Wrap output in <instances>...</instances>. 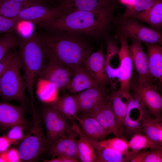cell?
Here are the masks:
<instances>
[{"label":"cell","mask_w":162,"mask_h":162,"mask_svg":"<svg viewBox=\"0 0 162 162\" xmlns=\"http://www.w3.org/2000/svg\"><path fill=\"white\" fill-rule=\"evenodd\" d=\"M46 31L39 35L48 60L73 70L83 65L93 50L88 36L64 31Z\"/></svg>","instance_id":"1"},{"label":"cell","mask_w":162,"mask_h":162,"mask_svg":"<svg viewBox=\"0 0 162 162\" xmlns=\"http://www.w3.org/2000/svg\"><path fill=\"white\" fill-rule=\"evenodd\" d=\"M114 10L75 11L64 14L40 28L46 30L64 31L100 37L110 28Z\"/></svg>","instance_id":"2"},{"label":"cell","mask_w":162,"mask_h":162,"mask_svg":"<svg viewBox=\"0 0 162 162\" xmlns=\"http://www.w3.org/2000/svg\"><path fill=\"white\" fill-rule=\"evenodd\" d=\"M19 45V56L24 71L23 78L30 96L31 107H33L34 81L38 77L46 58L39 35L34 34L27 38H21Z\"/></svg>","instance_id":"3"},{"label":"cell","mask_w":162,"mask_h":162,"mask_svg":"<svg viewBox=\"0 0 162 162\" xmlns=\"http://www.w3.org/2000/svg\"><path fill=\"white\" fill-rule=\"evenodd\" d=\"M21 67L20 56L14 50L9 65L0 78V96L6 100H15L26 106L29 100L21 74Z\"/></svg>","instance_id":"4"},{"label":"cell","mask_w":162,"mask_h":162,"mask_svg":"<svg viewBox=\"0 0 162 162\" xmlns=\"http://www.w3.org/2000/svg\"><path fill=\"white\" fill-rule=\"evenodd\" d=\"M32 112V120L28 131L17 148L21 162L38 161L50 146L40 118L35 110Z\"/></svg>","instance_id":"5"},{"label":"cell","mask_w":162,"mask_h":162,"mask_svg":"<svg viewBox=\"0 0 162 162\" xmlns=\"http://www.w3.org/2000/svg\"><path fill=\"white\" fill-rule=\"evenodd\" d=\"M127 38L122 34L120 36L121 46L118 53L120 61L118 67L113 68L105 63V66L109 82L113 86L114 81L116 79H118V82L120 83L119 90L129 92L133 63L127 42Z\"/></svg>","instance_id":"6"},{"label":"cell","mask_w":162,"mask_h":162,"mask_svg":"<svg viewBox=\"0 0 162 162\" xmlns=\"http://www.w3.org/2000/svg\"><path fill=\"white\" fill-rule=\"evenodd\" d=\"M42 116L46 129V136L50 146L59 139L74 131L69 121L54 109L49 103L41 108Z\"/></svg>","instance_id":"7"},{"label":"cell","mask_w":162,"mask_h":162,"mask_svg":"<svg viewBox=\"0 0 162 162\" xmlns=\"http://www.w3.org/2000/svg\"><path fill=\"white\" fill-rule=\"evenodd\" d=\"M65 14L56 7H48L45 3L25 8L14 18L20 22L26 21L34 22L40 27Z\"/></svg>","instance_id":"8"},{"label":"cell","mask_w":162,"mask_h":162,"mask_svg":"<svg viewBox=\"0 0 162 162\" xmlns=\"http://www.w3.org/2000/svg\"><path fill=\"white\" fill-rule=\"evenodd\" d=\"M75 70L56 62L48 60L44 64L38 77L53 84L58 90L64 91L73 76Z\"/></svg>","instance_id":"9"},{"label":"cell","mask_w":162,"mask_h":162,"mask_svg":"<svg viewBox=\"0 0 162 162\" xmlns=\"http://www.w3.org/2000/svg\"><path fill=\"white\" fill-rule=\"evenodd\" d=\"M123 22L120 28L121 34L146 43L161 44L160 32L149 28L134 19Z\"/></svg>","instance_id":"10"},{"label":"cell","mask_w":162,"mask_h":162,"mask_svg":"<svg viewBox=\"0 0 162 162\" xmlns=\"http://www.w3.org/2000/svg\"><path fill=\"white\" fill-rule=\"evenodd\" d=\"M96 120L110 134L121 136L117 128L116 119L108 96L106 95L91 110L84 113Z\"/></svg>","instance_id":"11"},{"label":"cell","mask_w":162,"mask_h":162,"mask_svg":"<svg viewBox=\"0 0 162 162\" xmlns=\"http://www.w3.org/2000/svg\"><path fill=\"white\" fill-rule=\"evenodd\" d=\"M117 3L116 0H65L56 7L67 14L76 11L114 10Z\"/></svg>","instance_id":"12"},{"label":"cell","mask_w":162,"mask_h":162,"mask_svg":"<svg viewBox=\"0 0 162 162\" xmlns=\"http://www.w3.org/2000/svg\"><path fill=\"white\" fill-rule=\"evenodd\" d=\"M129 47L133 64L138 74V83L151 84L152 78L149 71L148 56L141 41L135 39Z\"/></svg>","instance_id":"13"},{"label":"cell","mask_w":162,"mask_h":162,"mask_svg":"<svg viewBox=\"0 0 162 162\" xmlns=\"http://www.w3.org/2000/svg\"><path fill=\"white\" fill-rule=\"evenodd\" d=\"M26 106L0 102V128L8 131L13 126L27 122Z\"/></svg>","instance_id":"14"},{"label":"cell","mask_w":162,"mask_h":162,"mask_svg":"<svg viewBox=\"0 0 162 162\" xmlns=\"http://www.w3.org/2000/svg\"><path fill=\"white\" fill-rule=\"evenodd\" d=\"M134 90L150 113L155 117H161L162 97L151 84L138 83L135 85Z\"/></svg>","instance_id":"15"},{"label":"cell","mask_w":162,"mask_h":162,"mask_svg":"<svg viewBox=\"0 0 162 162\" xmlns=\"http://www.w3.org/2000/svg\"><path fill=\"white\" fill-rule=\"evenodd\" d=\"M83 65L90 75L105 87L109 82L105 66V57L102 50L91 54L83 61Z\"/></svg>","instance_id":"16"},{"label":"cell","mask_w":162,"mask_h":162,"mask_svg":"<svg viewBox=\"0 0 162 162\" xmlns=\"http://www.w3.org/2000/svg\"><path fill=\"white\" fill-rule=\"evenodd\" d=\"M74 95L79 112L82 113L91 110L106 95L105 87L98 85L75 94Z\"/></svg>","instance_id":"17"},{"label":"cell","mask_w":162,"mask_h":162,"mask_svg":"<svg viewBox=\"0 0 162 162\" xmlns=\"http://www.w3.org/2000/svg\"><path fill=\"white\" fill-rule=\"evenodd\" d=\"M77 136V134L74 130L66 136L58 140L50 146L48 151L49 154L53 158L65 155L78 159Z\"/></svg>","instance_id":"18"},{"label":"cell","mask_w":162,"mask_h":162,"mask_svg":"<svg viewBox=\"0 0 162 162\" xmlns=\"http://www.w3.org/2000/svg\"><path fill=\"white\" fill-rule=\"evenodd\" d=\"M108 97L116 119L118 130L121 134L128 106L132 96L129 92L119 90L108 96Z\"/></svg>","instance_id":"19"},{"label":"cell","mask_w":162,"mask_h":162,"mask_svg":"<svg viewBox=\"0 0 162 162\" xmlns=\"http://www.w3.org/2000/svg\"><path fill=\"white\" fill-rule=\"evenodd\" d=\"M76 120L79 122L84 135L91 140L98 141L104 140L110 134L94 118L84 113L81 116L78 115Z\"/></svg>","instance_id":"20"},{"label":"cell","mask_w":162,"mask_h":162,"mask_svg":"<svg viewBox=\"0 0 162 162\" xmlns=\"http://www.w3.org/2000/svg\"><path fill=\"white\" fill-rule=\"evenodd\" d=\"M98 85H100L90 75L83 65L75 70L65 90L75 94Z\"/></svg>","instance_id":"21"},{"label":"cell","mask_w":162,"mask_h":162,"mask_svg":"<svg viewBox=\"0 0 162 162\" xmlns=\"http://www.w3.org/2000/svg\"><path fill=\"white\" fill-rule=\"evenodd\" d=\"M54 109L72 122L79 113L78 105L74 94L66 93L62 96L58 97L49 103Z\"/></svg>","instance_id":"22"},{"label":"cell","mask_w":162,"mask_h":162,"mask_svg":"<svg viewBox=\"0 0 162 162\" xmlns=\"http://www.w3.org/2000/svg\"><path fill=\"white\" fill-rule=\"evenodd\" d=\"M84 135L86 139L92 144L97 154L96 162H129L135 155L123 154L103 146L100 144L98 141L89 139L84 134Z\"/></svg>","instance_id":"23"},{"label":"cell","mask_w":162,"mask_h":162,"mask_svg":"<svg viewBox=\"0 0 162 162\" xmlns=\"http://www.w3.org/2000/svg\"><path fill=\"white\" fill-rule=\"evenodd\" d=\"M73 130L77 133L79 137L77 142L78 158L82 162H96L97 154L92 144L85 138L79 125L72 122Z\"/></svg>","instance_id":"24"},{"label":"cell","mask_w":162,"mask_h":162,"mask_svg":"<svg viewBox=\"0 0 162 162\" xmlns=\"http://www.w3.org/2000/svg\"><path fill=\"white\" fill-rule=\"evenodd\" d=\"M149 72L152 77L162 80V48L156 44L146 43Z\"/></svg>","instance_id":"25"},{"label":"cell","mask_w":162,"mask_h":162,"mask_svg":"<svg viewBox=\"0 0 162 162\" xmlns=\"http://www.w3.org/2000/svg\"><path fill=\"white\" fill-rule=\"evenodd\" d=\"M45 2V0H38L27 2L3 0L0 2V16L14 18L25 8Z\"/></svg>","instance_id":"26"},{"label":"cell","mask_w":162,"mask_h":162,"mask_svg":"<svg viewBox=\"0 0 162 162\" xmlns=\"http://www.w3.org/2000/svg\"><path fill=\"white\" fill-rule=\"evenodd\" d=\"M130 18L141 20L157 28H161L162 25V0H158L149 8L135 14Z\"/></svg>","instance_id":"27"},{"label":"cell","mask_w":162,"mask_h":162,"mask_svg":"<svg viewBox=\"0 0 162 162\" xmlns=\"http://www.w3.org/2000/svg\"><path fill=\"white\" fill-rule=\"evenodd\" d=\"M149 115L143 120L142 132L152 141L162 145L161 117L153 118Z\"/></svg>","instance_id":"28"},{"label":"cell","mask_w":162,"mask_h":162,"mask_svg":"<svg viewBox=\"0 0 162 162\" xmlns=\"http://www.w3.org/2000/svg\"><path fill=\"white\" fill-rule=\"evenodd\" d=\"M129 149L137 152L143 149L156 150L162 149V145L154 142L140 133L135 134L128 142Z\"/></svg>","instance_id":"29"},{"label":"cell","mask_w":162,"mask_h":162,"mask_svg":"<svg viewBox=\"0 0 162 162\" xmlns=\"http://www.w3.org/2000/svg\"><path fill=\"white\" fill-rule=\"evenodd\" d=\"M98 141L101 145L124 154L135 155L137 153L128 150V142L124 138L117 137Z\"/></svg>","instance_id":"30"},{"label":"cell","mask_w":162,"mask_h":162,"mask_svg":"<svg viewBox=\"0 0 162 162\" xmlns=\"http://www.w3.org/2000/svg\"><path fill=\"white\" fill-rule=\"evenodd\" d=\"M30 125L31 124L28 122L16 125L8 131L6 135L13 144L19 143L23 139Z\"/></svg>","instance_id":"31"},{"label":"cell","mask_w":162,"mask_h":162,"mask_svg":"<svg viewBox=\"0 0 162 162\" xmlns=\"http://www.w3.org/2000/svg\"><path fill=\"white\" fill-rule=\"evenodd\" d=\"M158 0H136L135 4L132 7L126 8L122 16L123 21H124L133 15L145 10L154 5Z\"/></svg>","instance_id":"32"},{"label":"cell","mask_w":162,"mask_h":162,"mask_svg":"<svg viewBox=\"0 0 162 162\" xmlns=\"http://www.w3.org/2000/svg\"><path fill=\"white\" fill-rule=\"evenodd\" d=\"M16 35L13 32L7 33L0 38V60L11 49L19 45Z\"/></svg>","instance_id":"33"},{"label":"cell","mask_w":162,"mask_h":162,"mask_svg":"<svg viewBox=\"0 0 162 162\" xmlns=\"http://www.w3.org/2000/svg\"><path fill=\"white\" fill-rule=\"evenodd\" d=\"M43 80V89L40 94V97L45 103H50L58 98V89L53 84L47 81Z\"/></svg>","instance_id":"34"},{"label":"cell","mask_w":162,"mask_h":162,"mask_svg":"<svg viewBox=\"0 0 162 162\" xmlns=\"http://www.w3.org/2000/svg\"><path fill=\"white\" fill-rule=\"evenodd\" d=\"M20 22L15 18L0 16V34L12 32Z\"/></svg>","instance_id":"35"},{"label":"cell","mask_w":162,"mask_h":162,"mask_svg":"<svg viewBox=\"0 0 162 162\" xmlns=\"http://www.w3.org/2000/svg\"><path fill=\"white\" fill-rule=\"evenodd\" d=\"M162 149L142 152V162H162Z\"/></svg>","instance_id":"36"},{"label":"cell","mask_w":162,"mask_h":162,"mask_svg":"<svg viewBox=\"0 0 162 162\" xmlns=\"http://www.w3.org/2000/svg\"><path fill=\"white\" fill-rule=\"evenodd\" d=\"M4 153L6 162H21L20 154L17 148H9Z\"/></svg>","instance_id":"37"},{"label":"cell","mask_w":162,"mask_h":162,"mask_svg":"<svg viewBox=\"0 0 162 162\" xmlns=\"http://www.w3.org/2000/svg\"><path fill=\"white\" fill-rule=\"evenodd\" d=\"M13 49L10 50L0 60V78L5 72L10 62L14 51Z\"/></svg>","instance_id":"38"},{"label":"cell","mask_w":162,"mask_h":162,"mask_svg":"<svg viewBox=\"0 0 162 162\" xmlns=\"http://www.w3.org/2000/svg\"><path fill=\"white\" fill-rule=\"evenodd\" d=\"M44 162H78L79 160L75 158L60 155L49 160H44Z\"/></svg>","instance_id":"39"},{"label":"cell","mask_w":162,"mask_h":162,"mask_svg":"<svg viewBox=\"0 0 162 162\" xmlns=\"http://www.w3.org/2000/svg\"><path fill=\"white\" fill-rule=\"evenodd\" d=\"M12 144L6 135L0 136V153L6 151Z\"/></svg>","instance_id":"40"},{"label":"cell","mask_w":162,"mask_h":162,"mask_svg":"<svg viewBox=\"0 0 162 162\" xmlns=\"http://www.w3.org/2000/svg\"><path fill=\"white\" fill-rule=\"evenodd\" d=\"M122 4L125 5L126 8L132 7L135 3L136 0H119Z\"/></svg>","instance_id":"41"},{"label":"cell","mask_w":162,"mask_h":162,"mask_svg":"<svg viewBox=\"0 0 162 162\" xmlns=\"http://www.w3.org/2000/svg\"><path fill=\"white\" fill-rule=\"evenodd\" d=\"M7 1H11L20 2H27L38 0H5Z\"/></svg>","instance_id":"42"},{"label":"cell","mask_w":162,"mask_h":162,"mask_svg":"<svg viewBox=\"0 0 162 162\" xmlns=\"http://www.w3.org/2000/svg\"><path fill=\"white\" fill-rule=\"evenodd\" d=\"M45 0L46 1L47 0ZM55 0L57 2H58V4H59L62 2L63 1H65V0Z\"/></svg>","instance_id":"43"},{"label":"cell","mask_w":162,"mask_h":162,"mask_svg":"<svg viewBox=\"0 0 162 162\" xmlns=\"http://www.w3.org/2000/svg\"><path fill=\"white\" fill-rule=\"evenodd\" d=\"M3 0H0V2Z\"/></svg>","instance_id":"44"}]
</instances>
